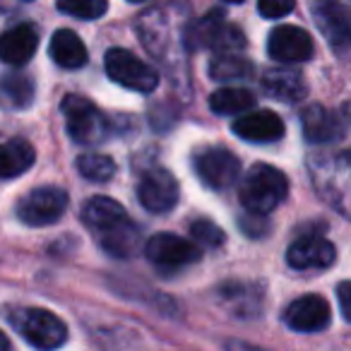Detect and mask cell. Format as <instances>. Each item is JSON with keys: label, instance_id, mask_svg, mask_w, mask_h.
Returning a JSON list of instances; mask_svg holds the SVG:
<instances>
[{"label": "cell", "instance_id": "1", "mask_svg": "<svg viewBox=\"0 0 351 351\" xmlns=\"http://www.w3.org/2000/svg\"><path fill=\"white\" fill-rule=\"evenodd\" d=\"M82 221L111 258L128 260L140 250V231L113 197L97 195L87 200L82 207Z\"/></svg>", "mask_w": 351, "mask_h": 351}, {"label": "cell", "instance_id": "2", "mask_svg": "<svg viewBox=\"0 0 351 351\" xmlns=\"http://www.w3.org/2000/svg\"><path fill=\"white\" fill-rule=\"evenodd\" d=\"M289 195V178L269 164H255L239 186V200L250 215H269Z\"/></svg>", "mask_w": 351, "mask_h": 351}, {"label": "cell", "instance_id": "3", "mask_svg": "<svg viewBox=\"0 0 351 351\" xmlns=\"http://www.w3.org/2000/svg\"><path fill=\"white\" fill-rule=\"evenodd\" d=\"M20 335L39 351H56L68 341V327L46 308H22L12 317Z\"/></svg>", "mask_w": 351, "mask_h": 351}, {"label": "cell", "instance_id": "4", "mask_svg": "<svg viewBox=\"0 0 351 351\" xmlns=\"http://www.w3.org/2000/svg\"><path fill=\"white\" fill-rule=\"evenodd\" d=\"M60 111L65 116L68 135L77 145H99L108 135L106 118L89 99L80 97V94H68L60 104Z\"/></svg>", "mask_w": 351, "mask_h": 351}, {"label": "cell", "instance_id": "5", "mask_svg": "<svg viewBox=\"0 0 351 351\" xmlns=\"http://www.w3.org/2000/svg\"><path fill=\"white\" fill-rule=\"evenodd\" d=\"M186 41L191 49H212V51H221V53H231V51H239L245 46L241 29L229 25L224 20V12L219 10H212L205 17H200L188 29Z\"/></svg>", "mask_w": 351, "mask_h": 351}, {"label": "cell", "instance_id": "6", "mask_svg": "<svg viewBox=\"0 0 351 351\" xmlns=\"http://www.w3.org/2000/svg\"><path fill=\"white\" fill-rule=\"evenodd\" d=\"M193 171L212 191H226L239 181L241 161L226 147H200L193 154Z\"/></svg>", "mask_w": 351, "mask_h": 351}, {"label": "cell", "instance_id": "7", "mask_svg": "<svg viewBox=\"0 0 351 351\" xmlns=\"http://www.w3.org/2000/svg\"><path fill=\"white\" fill-rule=\"evenodd\" d=\"M104 68H106V75L113 82L125 89H132V92L149 94V92H154L156 84H159L156 70L125 49L108 51L106 58H104Z\"/></svg>", "mask_w": 351, "mask_h": 351}, {"label": "cell", "instance_id": "8", "mask_svg": "<svg viewBox=\"0 0 351 351\" xmlns=\"http://www.w3.org/2000/svg\"><path fill=\"white\" fill-rule=\"evenodd\" d=\"M68 193L63 188L44 186L27 193L17 205V217L27 226H51L68 210Z\"/></svg>", "mask_w": 351, "mask_h": 351}, {"label": "cell", "instance_id": "9", "mask_svg": "<svg viewBox=\"0 0 351 351\" xmlns=\"http://www.w3.org/2000/svg\"><path fill=\"white\" fill-rule=\"evenodd\" d=\"M178 181L161 166H152L137 181V200L152 215H166L178 202Z\"/></svg>", "mask_w": 351, "mask_h": 351}, {"label": "cell", "instance_id": "10", "mask_svg": "<svg viewBox=\"0 0 351 351\" xmlns=\"http://www.w3.org/2000/svg\"><path fill=\"white\" fill-rule=\"evenodd\" d=\"M313 20L337 53L351 49V10L341 0H313Z\"/></svg>", "mask_w": 351, "mask_h": 351}, {"label": "cell", "instance_id": "11", "mask_svg": "<svg viewBox=\"0 0 351 351\" xmlns=\"http://www.w3.org/2000/svg\"><path fill=\"white\" fill-rule=\"evenodd\" d=\"M284 322L289 330L301 332V335H315L330 327L332 322V308L317 293H303L296 301L289 303L284 313Z\"/></svg>", "mask_w": 351, "mask_h": 351}, {"label": "cell", "instance_id": "12", "mask_svg": "<svg viewBox=\"0 0 351 351\" xmlns=\"http://www.w3.org/2000/svg\"><path fill=\"white\" fill-rule=\"evenodd\" d=\"M267 53L277 63L296 65L313 58L315 44H313V36L306 29L293 25H282L277 29H272V34H269Z\"/></svg>", "mask_w": 351, "mask_h": 351}, {"label": "cell", "instance_id": "13", "mask_svg": "<svg viewBox=\"0 0 351 351\" xmlns=\"http://www.w3.org/2000/svg\"><path fill=\"white\" fill-rule=\"evenodd\" d=\"M145 255L156 267H186L200 260V248L193 241L176 234H154L145 243Z\"/></svg>", "mask_w": 351, "mask_h": 351}, {"label": "cell", "instance_id": "14", "mask_svg": "<svg viewBox=\"0 0 351 351\" xmlns=\"http://www.w3.org/2000/svg\"><path fill=\"white\" fill-rule=\"evenodd\" d=\"M337 250L322 236H301L287 250V263L291 269L308 272V269H325L335 263Z\"/></svg>", "mask_w": 351, "mask_h": 351}, {"label": "cell", "instance_id": "15", "mask_svg": "<svg viewBox=\"0 0 351 351\" xmlns=\"http://www.w3.org/2000/svg\"><path fill=\"white\" fill-rule=\"evenodd\" d=\"M231 130L241 140L265 145V142H277L279 137H284V121L274 111L263 108V111L239 116L234 125H231Z\"/></svg>", "mask_w": 351, "mask_h": 351}, {"label": "cell", "instance_id": "16", "mask_svg": "<svg viewBox=\"0 0 351 351\" xmlns=\"http://www.w3.org/2000/svg\"><path fill=\"white\" fill-rule=\"evenodd\" d=\"M39 49V32L34 25H17L0 34V63L25 65Z\"/></svg>", "mask_w": 351, "mask_h": 351}, {"label": "cell", "instance_id": "17", "mask_svg": "<svg viewBox=\"0 0 351 351\" xmlns=\"http://www.w3.org/2000/svg\"><path fill=\"white\" fill-rule=\"evenodd\" d=\"M301 125H303V137L313 145H330V142L339 140L344 128H341L339 118L332 111H327L320 104L303 108L301 113Z\"/></svg>", "mask_w": 351, "mask_h": 351}, {"label": "cell", "instance_id": "18", "mask_svg": "<svg viewBox=\"0 0 351 351\" xmlns=\"http://www.w3.org/2000/svg\"><path fill=\"white\" fill-rule=\"evenodd\" d=\"M263 89L272 99L289 101V104L301 101L308 94V84H306V80H303V75L291 68L267 70V73L263 75Z\"/></svg>", "mask_w": 351, "mask_h": 351}, {"label": "cell", "instance_id": "19", "mask_svg": "<svg viewBox=\"0 0 351 351\" xmlns=\"http://www.w3.org/2000/svg\"><path fill=\"white\" fill-rule=\"evenodd\" d=\"M49 53H51V58H53V63L65 70H77V68H82V65H87V60H89L87 46L82 44V39H80L73 29L56 32V34L51 36Z\"/></svg>", "mask_w": 351, "mask_h": 351}, {"label": "cell", "instance_id": "20", "mask_svg": "<svg viewBox=\"0 0 351 351\" xmlns=\"http://www.w3.org/2000/svg\"><path fill=\"white\" fill-rule=\"evenodd\" d=\"M36 159L34 147L27 140H8L0 145V178H17L27 173Z\"/></svg>", "mask_w": 351, "mask_h": 351}, {"label": "cell", "instance_id": "21", "mask_svg": "<svg viewBox=\"0 0 351 351\" xmlns=\"http://www.w3.org/2000/svg\"><path fill=\"white\" fill-rule=\"evenodd\" d=\"M34 101V82L27 75L10 73L0 77V106L22 111Z\"/></svg>", "mask_w": 351, "mask_h": 351}, {"label": "cell", "instance_id": "22", "mask_svg": "<svg viewBox=\"0 0 351 351\" xmlns=\"http://www.w3.org/2000/svg\"><path fill=\"white\" fill-rule=\"evenodd\" d=\"M255 97L243 87H221L210 97V108L217 116H236L253 108Z\"/></svg>", "mask_w": 351, "mask_h": 351}, {"label": "cell", "instance_id": "23", "mask_svg": "<svg viewBox=\"0 0 351 351\" xmlns=\"http://www.w3.org/2000/svg\"><path fill=\"white\" fill-rule=\"evenodd\" d=\"M250 75H253L250 60L234 53H221L210 63V77L217 82H239V80H248Z\"/></svg>", "mask_w": 351, "mask_h": 351}, {"label": "cell", "instance_id": "24", "mask_svg": "<svg viewBox=\"0 0 351 351\" xmlns=\"http://www.w3.org/2000/svg\"><path fill=\"white\" fill-rule=\"evenodd\" d=\"M77 171L80 176H84L87 181L92 183H104V181H111L113 176H116V164H113L111 156L106 154H82L77 156Z\"/></svg>", "mask_w": 351, "mask_h": 351}, {"label": "cell", "instance_id": "25", "mask_svg": "<svg viewBox=\"0 0 351 351\" xmlns=\"http://www.w3.org/2000/svg\"><path fill=\"white\" fill-rule=\"evenodd\" d=\"M60 12L77 20H99L106 15L108 0H56Z\"/></svg>", "mask_w": 351, "mask_h": 351}, {"label": "cell", "instance_id": "26", "mask_svg": "<svg viewBox=\"0 0 351 351\" xmlns=\"http://www.w3.org/2000/svg\"><path fill=\"white\" fill-rule=\"evenodd\" d=\"M191 236L197 241L200 245H207V248H219L224 243V231L210 219H195L191 224Z\"/></svg>", "mask_w": 351, "mask_h": 351}, {"label": "cell", "instance_id": "27", "mask_svg": "<svg viewBox=\"0 0 351 351\" xmlns=\"http://www.w3.org/2000/svg\"><path fill=\"white\" fill-rule=\"evenodd\" d=\"M296 8V0H258V10L265 20H282Z\"/></svg>", "mask_w": 351, "mask_h": 351}, {"label": "cell", "instance_id": "28", "mask_svg": "<svg viewBox=\"0 0 351 351\" xmlns=\"http://www.w3.org/2000/svg\"><path fill=\"white\" fill-rule=\"evenodd\" d=\"M263 217L265 215H250V212H248V217H243V219H241V229H243L250 239H260V236H265L269 231L267 219H263Z\"/></svg>", "mask_w": 351, "mask_h": 351}, {"label": "cell", "instance_id": "29", "mask_svg": "<svg viewBox=\"0 0 351 351\" xmlns=\"http://www.w3.org/2000/svg\"><path fill=\"white\" fill-rule=\"evenodd\" d=\"M337 301H339V311L346 322H351V282H341L337 287Z\"/></svg>", "mask_w": 351, "mask_h": 351}, {"label": "cell", "instance_id": "30", "mask_svg": "<svg viewBox=\"0 0 351 351\" xmlns=\"http://www.w3.org/2000/svg\"><path fill=\"white\" fill-rule=\"evenodd\" d=\"M0 351H12V346H10V339H8L3 332H0Z\"/></svg>", "mask_w": 351, "mask_h": 351}, {"label": "cell", "instance_id": "31", "mask_svg": "<svg viewBox=\"0 0 351 351\" xmlns=\"http://www.w3.org/2000/svg\"><path fill=\"white\" fill-rule=\"evenodd\" d=\"M226 3H243V0H226Z\"/></svg>", "mask_w": 351, "mask_h": 351}, {"label": "cell", "instance_id": "32", "mask_svg": "<svg viewBox=\"0 0 351 351\" xmlns=\"http://www.w3.org/2000/svg\"><path fill=\"white\" fill-rule=\"evenodd\" d=\"M128 3H145V0H128Z\"/></svg>", "mask_w": 351, "mask_h": 351}]
</instances>
